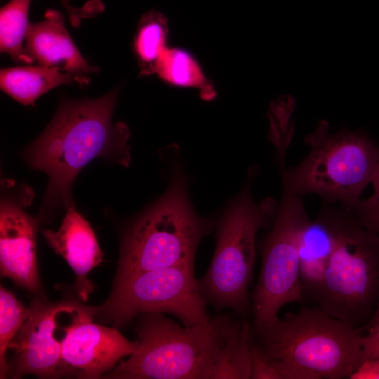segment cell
I'll list each match as a JSON object with an SVG mask.
<instances>
[{
    "instance_id": "obj_1",
    "label": "cell",
    "mask_w": 379,
    "mask_h": 379,
    "mask_svg": "<svg viewBox=\"0 0 379 379\" xmlns=\"http://www.w3.org/2000/svg\"><path fill=\"white\" fill-rule=\"evenodd\" d=\"M118 92L116 88L95 99L62 100L46 129L25 150L30 167L49 178L40 221L74 205V180L93 159L128 166L129 129L123 122L112 123Z\"/></svg>"
},
{
    "instance_id": "obj_2",
    "label": "cell",
    "mask_w": 379,
    "mask_h": 379,
    "mask_svg": "<svg viewBox=\"0 0 379 379\" xmlns=\"http://www.w3.org/2000/svg\"><path fill=\"white\" fill-rule=\"evenodd\" d=\"M251 331L280 379L349 378L361 359L362 330L317 306L302 307Z\"/></svg>"
},
{
    "instance_id": "obj_3",
    "label": "cell",
    "mask_w": 379,
    "mask_h": 379,
    "mask_svg": "<svg viewBox=\"0 0 379 379\" xmlns=\"http://www.w3.org/2000/svg\"><path fill=\"white\" fill-rule=\"evenodd\" d=\"M215 222V218L195 211L183 168L174 164L164 194L125 230L116 278L177 265L194 266L197 247Z\"/></svg>"
},
{
    "instance_id": "obj_4",
    "label": "cell",
    "mask_w": 379,
    "mask_h": 379,
    "mask_svg": "<svg viewBox=\"0 0 379 379\" xmlns=\"http://www.w3.org/2000/svg\"><path fill=\"white\" fill-rule=\"evenodd\" d=\"M309 154L288 168V145H276L282 188L300 196L315 194L327 204L354 201L372 182L379 161V146L359 131L330 132L328 123L320 120L306 135Z\"/></svg>"
},
{
    "instance_id": "obj_5",
    "label": "cell",
    "mask_w": 379,
    "mask_h": 379,
    "mask_svg": "<svg viewBox=\"0 0 379 379\" xmlns=\"http://www.w3.org/2000/svg\"><path fill=\"white\" fill-rule=\"evenodd\" d=\"M255 173L254 167L250 168L246 184L216 219L214 255L205 274L197 279L204 301L218 311L229 308L244 314L248 310L256 235L272 225L278 208L272 197L254 201L251 184Z\"/></svg>"
},
{
    "instance_id": "obj_6",
    "label": "cell",
    "mask_w": 379,
    "mask_h": 379,
    "mask_svg": "<svg viewBox=\"0 0 379 379\" xmlns=\"http://www.w3.org/2000/svg\"><path fill=\"white\" fill-rule=\"evenodd\" d=\"M232 319L215 316L208 324L187 327L164 313H142L135 327L138 347L105 378L211 379Z\"/></svg>"
},
{
    "instance_id": "obj_7",
    "label": "cell",
    "mask_w": 379,
    "mask_h": 379,
    "mask_svg": "<svg viewBox=\"0 0 379 379\" xmlns=\"http://www.w3.org/2000/svg\"><path fill=\"white\" fill-rule=\"evenodd\" d=\"M347 212L313 302L364 331L379 302V236Z\"/></svg>"
},
{
    "instance_id": "obj_8",
    "label": "cell",
    "mask_w": 379,
    "mask_h": 379,
    "mask_svg": "<svg viewBox=\"0 0 379 379\" xmlns=\"http://www.w3.org/2000/svg\"><path fill=\"white\" fill-rule=\"evenodd\" d=\"M193 265H177L116 278L109 298L94 315L115 328L146 312L169 313L185 326L208 324Z\"/></svg>"
},
{
    "instance_id": "obj_9",
    "label": "cell",
    "mask_w": 379,
    "mask_h": 379,
    "mask_svg": "<svg viewBox=\"0 0 379 379\" xmlns=\"http://www.w3.org/2000/svg\"><path fill=\"white\" fill-rule=\"evenodd\" d=\"M310 220L302 196L282 188L271 228L260 244L262 265L251 295L253 326L277 319L279 311L285 305L303 302L298 244Z\"/></svg>"
},
{
    "instance_id": "obj_10",
    "label": "cell",
    "mask_w": 379,
    "mask_h": 379,
    "mask_svg": "<svg viewBox=\"0 0 379 379\" xmlns=\"http://www.w3.org/2000/svg\"><path fill=\"white\" fill-rule=\"evenodd\" d=\"M12 194H6L4 190L1 201V274L44 300L36 256V233L41 221L24 210L32 202L33 193L22 186Z\"/></svg>"
},
{
    "instance_id": "obj_11",
    "label": "cell",
    "mask_w": 379,
    "mask_h": 379,
    "mask_svg": "<svg viewBox=\"0 0 379 379\" xmlns=\"http://www.w3.org/2000/svg\"><path fill=\"white\" fill-rule=\"evenodd\" d=\"M74 305L46 303L41 299L30 305V315L20 327L8 349L14 357L8 364V375L19 378L25 375L41 378L73 375L62 357V340L55 336L58 319Z\"/></svg>"
},
{
    "instance_id": "obj_12",
    "label": "cell",
    "mask_w": 379,
    "mask_h": 379,
    "mask_svg": "<svg viewBox=\"0 0 379 379\" xmlns=\"http://www.w3.org/2000/svg\"><path fill=\"white\" fill-rule=\"evenodd\" d=\"M94 307H87L67 327L62 340L63 361L81 378H98L111 371L119 360L131 356L139 341H130L117 328L91 322Z\"/></svg>"
},
{
    "instance_id": "obj_13",
    "label": "cell",
    "mask_w": 379,
    "mask_h": 379,
    "mask_svg": "<svg viewBox=\"0 0 379 379\" xmlns=\"http://www.w3.org/2000/svg\"><path fill=\"white\" fill-rule=\"evenodd\" d=\"M347 211L326 205L303 229L298 244L300 281L303 298L314 301L326 267L339 242Z\"/></svg>"
},
{
    "instance_id": "obj_14",
    "label": "cell",
    "mask_w": 379,
    "mask_h": 379,
    "mask_svg": "<svg viewBox=\"0 0 379 379\" xmlns=\"http://www.w3.org/2000/svg\"><path fill=\"white\" fill-rule=\"evenodd\" d=\"M43 235L49 246L61 255L74 272L77 292L86 301L93 290L86 275L103 258L89 222L72 205L67 208L59 230L57 232L44 230Z\"/></svg>"
},
{
    "instance_id": "obj_15",
    "label": "cell",
    "mask_w": 379,
    "mask_h": 379,
    "mask_svg": "<svg viewBox=\"0 0 379 379\" xmlns=\"http://www.w3.org/2000/svg\"><path fill=\"white\" fill-rule=\"evenodd\" d=\"M25 51L38 65L74 75L96 72L82 56L65 25L63 15L46 10L42 21L29 23L25 36Z\"/></svg>"
},
{
    "instance_id": "obj_16",
    "label": "cell",
    "mask_w": 379,
    "mask_h": 379,
    "mask_svg": "<svg viewBox=\"0 0 379 379\" xmlns=\"http://www.w3.org/2000/svg\"><path fill=\"white\" fill-rule=\"evenodd\" d=\"M88 77L74 75L37 65L1 69V89L24 105H32L41 95L62 84H89Z\"/></svg>"
},
{
    "instance_id": "obj_17",
    "label": "cell",
    "mask_w": 379,
    "mask_h": 379,
    "mask_svg": "<svg viewBox=\"0 0 379 379\" xmlns=\"http://www.w3.org/2000/svg\"><path fill=\"white\" fill-rule=\"evenodd\" d=\"M251 326L232 319L223 344L217 353L211 379H249Z\"/></svg>"
},
{
    "instance_id": "obj_18",
    "label": "cell",
    "mask_w": 379,
    "mask_h": 379,
    "mask_svg": "<svg viewBox=\"0 0 379 379\" xmlns=\"http://www.w3.org/2000/svg\"><path fill=\"white\" fill-rule=\"evenodd\" d=\"M155 74L172 85L199 89L204 99L210 100L215 95L199 65L183 49L167 48L157 63Z\"/></svg>"
},
{
    "instance_id": "obj_19",
    "label": "cell",
    "mask_w": 379,
    "mask_h": 379,
    "mask_svg": "<svg viewBox=\"0 0 379 379\" xmlns=\"http://www.w3.org/2000/svg\"><path fill=\"white\" fill-rule=\"evenodd\" d=\"M167 18L161 13L150 11L140 19L133 41L140 76L155 74L157 63L168 48Z\"/></svg>"
},
{
    "instance_id": "obj_20",
    "label": "cell",
    "mask_w": 379,
    "mask_h": 379,
    "mask_svg": "<svg viewBox=\"0 0 379 379\" xmlns=\"http://www.w3.org/2000/svg\"><path fill=\"white\" fill-rule=\"evenodd\" d=\"M32 0H11L0 11V49L17 62L32 64L34 60L23 47Z\"/></svg>"
},
{
    "instance_id": "obj_21",
    "label": "cell",
    "mask_w": 379,
    "mask_h": 379,
    "mask_svg": "<svg viewBox=\"0 0 379 379\" xmlns=\"http://www.w3.org/2000/svg\"><path fill=\"white\" fill-rule=\"evenodd\" d=\"M30 315L15 295L3 286L0 288V378L7 376L9 366L6 352L12 340Z\"/></svg>"
},
{
    "instance_id": "obj_22",
    "label": "cell",
    "mask_w": 379,
    "mask_h": 379,
    "mask_svg": "<svg viewBox=\"0 0 379 379\" xmlns=\"http://www.w3.org/2000/svg\"><path fill=\"white\" fill-rule=\"evenodd\" d=\"M351 212L359 223L379 236V197L373 194L367 199L360 198L340 204Z\"/></svg>"
},
{
    "instance_id": "obj_23",
    "label": "cell",
    "mask_w": 379,
    "mask_h": 379,
    "mask_svg": "<svg viewBox=\"0 0 379 379\" xmlns=\"http://www.w3.org/2000/svg\"><path fill=\"white\" fill-rule=\"evenodd\" d=\"M251 379H280L277 370L271 365L256 345L251 331L249 342Z\"/></svg>"
},
{
    "instance_id": "obj_24",
    "label": "cell",
    "mask_w": 379,
    "mask_h": 379,
    "mask_svg": "<svg viewBox=\"0 0 379 379\" xmlns=\"http://www.w3.org/2000/svg\"><path fill=\"white\" fill-rule=\"evenodd\" d=\"M379 357V321L369 328L362 337L361 359Z\"/></svg>"
},
{
    "instance_id": "obj_25",
    "label": "cell",
    "mask_w": 379,
    "mask_h": 379,
    "mask_svg": "<svg viewBox=\"0 0 379 379\" xmlns=\"http://www.w3.org/2000/svg\"><path fill=\"white\" fill-rule=\"evenodd\" d=\"M349 379H379V357L361 359Z\"/></svg>"
},
{
    "instance_id": "obj_26",
    "label": "cell",
    "mask_w": 379,
    "mask_h": 379,
    "mask_svg": "<svg viewBox=\"0 0 379 379\" xmlns=\"http://www.w3.org/2000/svg\"><path fill=\"white\" fill-rule=\"evenodd\" d=\"M67 9L71 22L74 27H79L81 20L84 18H88L97 13L96 8L93 5L84 8H74L70 5L69 0H60Z\"/></svg>"
},
{
    "instance_id": "obj_27",
    "label": "cell",
    "mask_w": 379,
    "mask_h": 379,
    "mask_svg": "<svg viewBox=\"0 0 379 379\" xmlns=\"http://www.w3.org/2000/svg\"><path fill=\"white\" fill-rule=\"evenodd\" d=\"M371 183L374 189V194L379 197V161L376 166Z\"/></svg>"
},
{
    "instance_id": "obj_28",
    "label": "cell",
    "mask_w": 379,
    "mask_h": 379,
    "mask_svg": "<svg viewBox=\"0 0 379 379\" xmlns=\"http://www.w3.org/2000/svg\"><path fill=\"white\" fill-rule=\"evenodd\" d=\"M378 321H379V302L376 307L375 311L374 312V314L370 321V322L368 324V325L364 328L365 331H367L369 328L375 325Z\"/></svg>"
}]
</instances>
